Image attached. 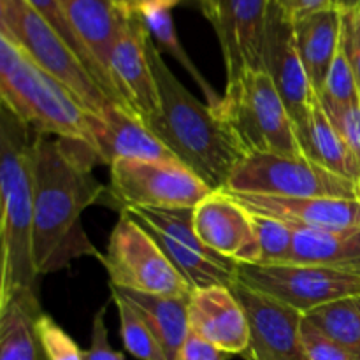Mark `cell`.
I'll use <instances>...</instances> for the list:
<instances>
[{
    "label": "cell",
    "mask_w": 360,
    "mask_h": 360,
    "mask_svg": "<svg viewBox=\"0 0 360 360\" xmlns=\"http://www.w3.org/2000/svg\"><path fill=\"white\" fill-rule=\"evenodd\" d=\"M102 164L97 151L81 141L39 134L34 148V264L39 276L56 273L72 260L97 252L84 232L81 214L104 197L94 176Z\"/></svg>",
    "instance_id": "6da1fadb"
},
{
    "label": "cell",
    "mask_w": 360,
    "mask_h": 360,
    "mask_svg": "<svg viewBox=\"0 0 360 360\" xmlns=\"http://www.w3.org/2000/svg\"><path fill=\"white\" fill-rule=\"evenodd\" d=\"M148 55L160 94L162 115L153 132L213 190H224L234 165L245 155L224 120L193 97L165 63L151 35Z\"/></svg>",
    "instance_id": "7a4b0ae2"
},
{
    "label": "cell",
    "mask_w": 360,
    "mask_h": 360,
    "mask_svg": "<svg viewBox=\"0 0 360 360\" xmlns=\"http://www.w3.org/2000/svg\"><path fill=\"white\" fill-rule=\"evenodd\" d=\"M39 132L6 105L0 109V197L2 262L0 302L14 290H37L34 264V148Z\"/></svg>",
    "instance_id": "3957f363"
},
{
    "label": "cell",
    "mask_w": 360,
    "mask_h": 360,
    "mask_svg": "<svg viewBox=\"0 0 360 360\" xmlns=\"http://www.w3.org/2000/svg\"><path fill=\"white\" fill-rule=\"evenodd\" d=\"M0 98L35 132L81 141L94 148L88 111L76 95L0 32Z\"/></svg>",
    "instance_id": "277c9868"
},
{
    "label": "cell",
    "mask_w": 360,
    "mask_h": 360,
    "mask_svg": "<svg viewBox=\"0 0 360 360\" xmlns=\"http://www.w3.org/2000/svg\"><path fill=\"white\" fill-rule=\"evenodd\" d=\"M218 116L245 155L276 153L304 157L295 123L266 70H253L227 84Z\"/></svg>",
    "instance_id": "5b68a950"
},
{
    "label": "cell",
    "mask_w": 360,
    "mask_h": 360,
    "mask_svg": "<svg viewBox=\"0 0 360 360\" xmlns=\"http://www.w3.org/2000/svg\"><path fill=\"white\" fill-rule=\"evenodd\" d=\"M0 32L13 39L41 69L69 88L88 112L102 116L116 105L79 56L28 0H0Z\"/></svg>",
    "instance_id": "8992f818"
},
{
    "label": "cell",
    "mask_w": 360,
    "mask_h": 360,
    "mask_svg": "<svg viewBox=\"0 0 360 360\" xmlns=\"http://www.w3.org/2000/svg\"><path fill=\"white\" fill-rule=\"evenodd\" d=\"M224 190L231 193L281 199H360L359 183L334 174L306 157L276 153L243 157L232 169Z\"/></svg>",
    "instance_id": "52a82bcc"
},
{
    "label": "cell",
    "mask_w": 360,
    "mask_h": 360,
    "mask_svg": "<svg viewBox=\"0 0 360 360\" xmlns=\"http://www.w3.org/2000/svg\"><path fill=\"white\" fill-rule=\"evenodd\" d=\"M195 207H125L158 243L190 287H232L238 281L234 260L218 255L199 239L193 225Z\"/></svg>",
    "instance_id": "ba28073f"
},
{
    "label": "cell",
    "mask_w": 360,
    "mask_h": 360,
    "mask_svg": "<svg viewBox=\"0 0 360 360\" xmlns=\"http://www.w3.org/2000/svg\"><path fill=\"white\" fill-rule=\"evenodd\" d=\"M101 262L115 287L169 297H190L193 290L150 232L125 211L120 213Z\"/></svg>",
    "instance_id": "9c48e42d"
},
{
    "label": "cell",
    "mask_w": 360,
    "mask_h": 360,
    "mask_svg": "<svg viewBox=\"0 0 360 360\" xmlns=\"http://www.w3.org/2000/svg\"><path fill=\"white\" fill-rule=\"evenodd\" d=\"M111 197L125 207H197L214 192L183 162L122 158L109 165Z\"/></svg>",
    "instance_id": "30bf717a"
},
{
    "label": "cell",
    "mask_w": 360,
    "mask_h": 360,
    "mask_svg": "<svg viewBox=\"0 0 360 360\" xmlns=\"http://www.w3.org/2000/svg\"><path fill=\"white\" fill-rule=\"evenodd\" d=\"M238 280L302 315L340 299L360 295V276L311 264H239Z\"/></svg>",
    "instance_id": "8fae6325"
},
{
    "label": "cell",
    "mask_w": 360,
    "mask_h": 360,
    "mask_svg": "<svg viewBox=\"0 0 360 360\" xmlns=\"http://www.w3.org/2000/svg\"><path fill=\"white\" fill-rule=\"evenodd\" d=\"M197 4L220 42L227 84L246 72L264 70L271 0H197Z\"/></svg>",
    "instance_id": "7c38bea8"
},
{
    "label": "cell",
    "mask_w": 360,
    "mask_h": 360,
    "mask_svg": "<svg viewBox=\"0 0 360 360\" xmlns=\"http://www.w3.org/2000/svg\"><path fill=\"white\" fill-rule=\"evenodd\" d=\"M148 37L150 32L139 14H132L125 30L112 46L108 74L122 108L153 130L160 120L162 105L148 55Z\"/></svg>",
    "instance_id": "4fadbf2b"
},
{
    "label": "cell",
    "mask_w": 360,
    "mask_h": 360,
    "mask_svg": "<svg viewBox=\"0 0 360 360\" xmlns=\"http://www.w3.org/2000/svg\"><path fill=\"white\" fill-rule=\"evenodd\" d=\"M232 292L245 308L250 323V348L246 360H308L302 347V320L297 309L246 287L241 281Z\"/></svg>",
    "instance_id": "5bb4252c"
},
{
    "label": "cell",
    "mask_w": 360,
    "mask_h": 360,
    "mask_svg": "<svg viewBox=\"0 0 360 360\" xmlns=\"http://www.w3.org/2000/svg\"><path fill=\"white\" fill-rule=\"evenodd\" d=\"M200 241L236 264H259L260 246L252 213L225 190H214L193 210Z\"/></svg>",
    "instance_id": "9a60e30c"
},
{
    "label": "cell",
    "mask_w": 360,
    "mask_h": 360,
    "mask_svg": "<svg viewBox=\"0 0 360 360\" xmlns=\"http://www.w3.org/2000/svg\"><path fill=\"white\" fill-rule=\"evenodd\" d=\"M264 70L273 79L295 127L302 125L308 118L315 91L309 84L308 74L297 51L294 23L273 4L267 21Z\"/></svg>",
    "instance_id": "2e32d148"
},
{
    "label": "cell",
    "mask_w": 360,
    "mask_h": 360,
    "mask_svg": "<svg viewBox=\"0 0 360 360\" xmlns=\"http://www.w3.org/2000/svg\"><path fill=\"white\" fill-rule=\"evenodd\" d=\"M190 333L227 355H245L250 348V323L231 287L195 288L188 301Z\"/></svg>",
    "instance_id": "e0dca14e"
},
{
    "label": "cell",
    "mask_w": 360,
    "mask_h": 360,
    "mask_svg": "<svg viewBox=\"0 0 360 360\" xmlns=\"http://www.w3.org/2000/svg\"><path fill=\"white\" fill-rule=\"evenodd\" d=\"M88 125L94 150L105 165L122 158L181 162L150 127L118 105H111L102 116L88 112Z\"/></svg>",
    "instance_id": "ac0fdd59"
},
{
    "label": "cell",
    "mask_w": 360,
    "mask_h": 360,
    "mask_svg": "<svg viewBox=\"0 0 360 360\" xmlns=\"http://www.w3.org/2000/svg\"><path fill=\"white\" fill-rule=\"evenodd\" d=\"M232 195L250 213L278 218L294 229H306V231L360 229V199H338V197L281 199V197L246 195V193H232Z\"/></svg>",
    "instance_id": "d6986e66"
},
{
    "label": "cell",
    "mask_w": 360,
    "mask_h": 360,
    "mask_svg": "<svg viewBox=\"0 0 360 360\" xmlns=\"http://www.w3.org/2000/svg\"><path fill=\"white\" fill-rule=\"evenodd\" d=\"M295 42L313 91L323 90L330 65L336 58L343 34V13L336 7L308 14L294 21Z\"/></svg>",
    "instance_id": "ffe728a7"
},
{
    "label": "cell",
    "mask_w": 360,
    "mask_h": 360,
    "mask_svg": "<svg viewBox=\"0 0 360 360\" xmlns=\"http://www.w3.org/2000/svg\"><path fill=\"white\" fill-rule=\"evenodd\" d=\"M60 4L77 37L108 74L112 46L125 30L132 14L125 13L112 0H60Z\"/></svg>",
    "instance_id": "44dd1931"
},
{
    "label": "cell",
    "mask_w": 360,
    "mask_h": 360,
    "mask_svg": "<svg viewBox=\"0 0 360 360\" xmlns=\"http://www.w3.org/2000/svg\"><path fill=\"white\" fill-rule=\"evenodd\" d=\"M42 313L37 290L20 288L0 302V360H48L37 319Z\"/></svg>",
    "instance_id": "7402d4cb"
},
{
    "label": "cell",
    "mask_w": 360,
    "mask_h": 360,
    "mask_svg": "<svg viewBox=\"0 0 360 360\" xmlns=\"http://www.w3.org/2000/svg\"><path fill=\"white\" fill-rule=\"evenodd\" d=\"M295 134L306 158L334 174L360 183V164L333 125L316 94L313 95L308 118L302 125L295 127Z\"/></svg>",
    "instance_id": "603a6c76"
},
{
    "label": "cell",
    "mask_w": 360,
    "mask_h": 360,
    "mask_svg": "<svg viewBox=\"0 0 360 360\" xmlns=\"http://www.w3.org/2000/svg\"><path fill=\"white\" fill-rule=\"evenodd\" d=\"M111 287V295H118L129 302L146 322L151 333L164 348L167 360H176L179 350L190 336L188 301L190 297H169V295L144 294V292L127 290Z\"/></svg>",
    "instance_id": "cb8c5ba5"
},
{
    "label": "cell",
    "mask_w": 360,
    "mask_h": 360,
    "mask_svg": "<svg viewBox=\"0 0 360 360\" xmlns=\"http://www.w3.org/2000/svg\"><path fill=\"white\" fill-rule=\"evenodd\" d=\"M288 264H311L360 276V229H295L294 250Z\"/></svg>",
    "instance_id": "d4e9b609"
},
{
    "label": "cell",
    "mask_w": 360,
    "mask_h": 360,
    "mask_svg": "<svg viewBox=\"0 0 360 360\" xmlns=\"http://www.w3.org/2000/svg\"><path fill=\"white\" fill-rule=\"evenodd\" d=\"M304 320L360 360V295L340 299L304 315Z\"/></svg>",
    "instance_id": "484cf974"
},
{
    "label": "cell",
    "mask_w": 360,
    "mask_h": 360,
    "mask_svg": "<svg viewBox=\"0 0 360 360\" xmlns=\"http://www.w3.org/2000/svg\"><path fill=\"white\" fill-rule=\"evenodd\" d=\"M136 14H139L144 27L148 28V32H150L155 44L158 46V49H164V51L169 53L176 62H179V65H181L183 69L193 77V81L199 84L200 91H202V95L206 97V104L210 105L213 111H217V109L220 108L221 97H224V95L218 94V91L211 86V83H207V79L202 76V72L197 69L195 63H193L192 60H190V56L186 55L185 48H183L181 42H179L178 39V34H176L174 20H172L171 11L144 9Z\"/></svg>",
    "instance_id": "4316f807"
},
{
    "label": "cell",
    "mask_w": 360,
    "mask_h": 360,
    "mask_svg": "<svg viewBox=\"0 0 360 360\" xmlns=\"http://www.w3.org/2000/svg\"><path fill=\"white\" fill-rule=\"evenodd\" d=\"M28 4H30V6L34 7V9L37 11V13L41 14V16L44 18V20L48 21L53 28H55L56 34H58L60 37H62L63 41L70 46V49H72V51L79 56L81 62H83L84 65L88 67V70L94 74V77L98 81V84L102 86V90L108 94V97L111 98L116 105H120V108H122V102H120L118 95H116L115 86H112V83L109 81L108 74H105L104 69H102V67L95 62V58L90 55V51L86 49V46H84L83 42H81V39L77 37V34L74 32L72 25L69 23L65 13H63L60 0H28Z\"/></svg>",
    "instance_id": "83f0119b"
},
{
    "label": "cell",
    "mask_w": 360,
    "mask_h": 360,
    "mask_svg": "<svg viewBox=\"0 0 360 360\" xmlns=\"http://www.w3.org/2000/svg\"><path fill=\"white\" fill-rule=\"evenodd\" d=\"M118 308L120 334L125 350L139 360H167L164 348L139 313L118 295H111Z\"/></svg>",
    "instance_id": "f1b7e54d"
},
{
    "label": "cell",
    "mask_w": 360,
    "mask_h": 360,
    "mask_svg": "<svg viewBox=\"0 0 360 360\" xmlns=\"http://www.w3.org/2000/svg\"><path fill=\"white\" fill-rule=\"evenodd\" d=\"M253 227L260 246V262L262 266L288 264L294 250L295 229L273 217L252 213Z\"/></svg>",
    "instance_id": "f546056e"
},
{
    "label": "cell",
    "mask_w": 360,
    "mask_h": 360,
    "mask_svg": "<svg viewBox=\"0 0 360 360\" xmlns=\"http://www.w3.org/2000/svg\"><path fill=\"white\" fill-rule=\"evenodd\" d=\"M323 109L327 112L336 111V109L345 108L348 104L360 101L357 79H355L354 67H352L350 58L345 51L343 44L340 46L336 58L330 65L329 76H327L323 90L319 95Z\"/></svg>",
    "instance_id": "4dcf8cb0"
},
{
    "label": "cell",
    "mask_w": 360,
    "mask_h": 360,
    "mask_svg": "<svg viewBox=\"0 0 360 360\" xmlns=\"http://www.w3.org/2000/svg\"><path fill=\"white\" fill-rule=\"evenodd\" d=\"M37 330L48 360H84V352L48 313L39 315Z\"/></svg>",
    "instance_id": "1f68e13d"
},
{
    "label": "cell",
    "mask_w": 360,
    "mask_h": 360,
    "mask_svg": "<svg viewBox=\"0 0 360 360\" xmlns=\"http://www.w3.org/2000/svg\"><path fill=\"white\" fill-rule=\"evenodd\" d=\"M301 336L308 360H355L343 347L334 343L330 338L320 333L306 320H302Z\"/></svg>",
    "instance_id": "d6a6232c"
},
{
    "label": "cell",
    "mask_w": 360,
    "mask_h": 360,
    "mask_svg": "<svg viewBox=\"0 0 360 360\" xmlns=\"http://www.w3.org/2000/svg\"><path fill=\"white\" fill-rule=\"evenodd\" d=\"M327 116L360 164V101L336 109V111L327 112Z\"/></svg>",
    "instance_id": "836d02e7"
},
{
    "label": "cell",
    "mask_w": 360,
    "mask_h": 360,
    "mask_svg": "<svg viewBox=\"0 0 360 360\" xmlns=\"http://www.w3.org/2000/svg\"><path fill=\"white\" fill-rule=\"evenodd\" d=\"M84 360H125L122 352L112 350L109 345L108 327H105V306H102L94 316L91 341L88 350H84Z\"/></svg>",
    "instance_id": "e575fe53"
},
{
    "label": "cell",
    "mask_w": 360,
    "mask_h": 360,
    "mask_svg": "<svg viewBox=\"0 0 360 360\" xmlns=\"http://www.w3.org/2000/svg\"><path fill=\"white\" fill-rule=\"evenodd\" d=\"M225 355L227 354L204 341L202 338L190 333L176 360H225Z\"/></svg>",
    "instance_id": "d590c367"
},
{
    "label": "cell",
    "mask_w": 360,
    "mask_h": 360,
    "mask_svg": "<svg viewBox=\"0 0 360 360\" xmlns=\"http://www.w3.org/2000/svg\"><path fill=\"white\" fill-rule=\"evenodd\" d=\"M271 4L276 6L292 23L316 11L333 7V0H271Z\"/></svg>",
    "instance_id": "8d00e7d4"
},
{
    "label": "cell",
    "mask_w": 360,
    "mask_h": 360,
    "mask_svg": "<svg viewBox=\"0 0 360 360\" xmlns=\"http://www.w3.org/2000/svg\"><path fill=\"white\" fill-rule=\"evenodd\" d=\"M341 39L345 42L360 41V6L357 9L343 13V34H341Z\"/></svg>",
    "instance_id": "74e56055"
},
{
    "label": "cell",
    "mask_w": 360,
    "mask_h": 360,
    "mask_svg": "<svg viewBox=\"0 0 360 360\" xmlns=\"http://www.w3.org/2000/svg\"><path fill=\"white\" fill-rule=\"evenodd\" d=\"M341 44H343L345 51H347L348 58H350L352 67H354V74L355 79H357V86H359V94H360V41L359 42H345L341 39Z\"/></svg>",
    "instance_id": "f35d334b"
},
{
    "label": "cell",
    "mask_w": 360,
    "mask_h": 360,
    "mask_svg": "<svg viewBox=\"0 0 360 360\" xmlns=\"http://www.w3.org/2000/svg\"><path fill=\"white\" fill-rule=\"evenodd\" d=\"M181 0H134V9L136 13L144 9H165L171 11L172 7L178 6Z\"/></svg>",
    "instance_id": "ab89813d"
},
{
    "label": "cell",
    "mask_w": 360,
    "mask_h": 360,
    "mask_svg": "<svg viewBox=\"0 0 360 360\" xmlns=\"http://www.w3.org/2000/svg\"><path fill=\"white\" fill-rule=\"evenodd\" d=\"M333 6L340 9L341 13H348V11L357 9L360 6V0H333Z\"/></svg>",
    "instance_id": "60d3db41"
},
{
    "label": "cell",
    "mask_w": 360,
    "mask_h": 360,
    "mask_svg": "<svg viewBox=\"0 0 360 360\" xmlns=\"http://www.w3.org/2000/svg\"><path fill=\"white\" fill-rule=\"evenodd\" d=\"M118 7H122L125 13L136 14V9H134V0H112Z\"/></svg>",
    "instance_id": "b9f144b4"
},
{
    "label": "cell",
    "mask_w": 360,
    "mask_h": 360,
    "mask_svg": "<svg viewBox=\"0 0 360 360\" xmlns=\"http://www.w3.org/2000/svg\"><path fill=\"white\" fill-rule=\"evenodd\" d=\"M359 193H360V183H359Z\"/></svg>",
    "instance_id": "7bdbcfd3"
}]
</instances>
